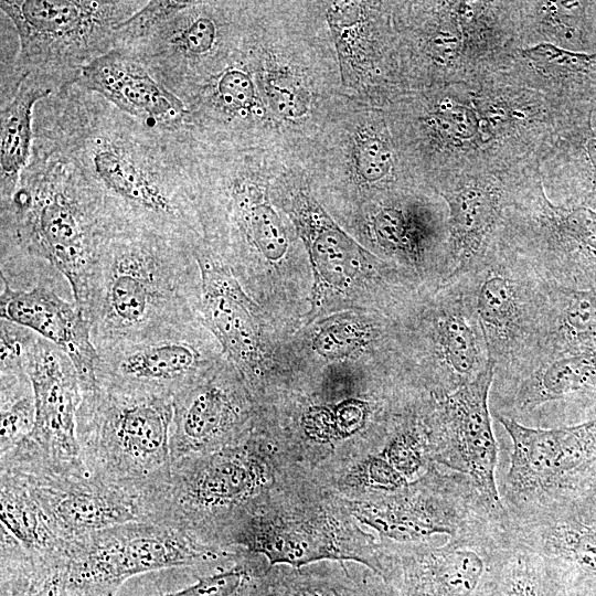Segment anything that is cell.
Here are the masks:
<instances>
[{
    "label": "cell",
    "mask_w": 596,
    "mask_h": 596,
    "mask_svg": "<svg viewBox=\"0 0 596 596\" xmlns=\"http://www.w3.org/2000/svg\"><path fill=\"white\" fill-rule=\"evenodd\" d=\"M33 143L74 164L116 224L194 245L202 241L177 128L148 126L74 84L36 104Z\"/></svg>",
    "instance_id": "cell-1"
},
{
    "label": "cell",
    "mask_w": 596,
    "mask_h": 596,
    "mask_svg": "<svg viewBox=\"0 0 596 596\" xmlns=\"http://www.w3.org/2000/svg\"><path fill=\"white\" fill-rule=\"evenodd\" d=\"M194 244L117 225L103 243L82 312L97 352L203 322Z\"/></svg>",
    "instance_id": "cell-2"
},
{
    "label": "cell",
    "mask_w": 596,
    "mask_h": 596,
    "mask_svg": "<svg viewBox=\"0 0 596 596\" xmlns=\"http://www.w3.org/2000/svg\"><path fill=\"white\" fill-rule=\"evenodd\" d=\"M1 267L47 263L82 310L99 249L117 226L68 160L33 143L12 198L0 203Z\"/></svg>",
    "instance_id": "cell-3"
},
{
    "label": "cell",
    "mask_w": 596,
    "mask_h": 596,
    "mask_svg": "<svg viewBox=\"0 0 596 596\" xmlns=\"http://www.w3.org/2000/svg\"><path fill=\"white\" fill-rule=\"evenodd\" d=\"M173 397L95 382L82 390L76 436L87 471L155 501L170 483Z\"/></svg>",
    "instance_id": "cell-4"
},
{
    "label": "cell",
    "mask_w": 596,
    "mask_h": 596,
    "mask_svg": "<svg viewBox=\"0 0 596 596\" xmlns=\"http://www.w3.org/2000/svg\"><path fill=\"white\" fill-rule=\"evenodd\" d=\"M147 2L1 0L19 39L10 74L1 76V104L26 73L55 93L76 84L87 64L114 49L115 28Z\"/></svg>",
    "instance_id": "cell-5"
},
{
    "label": "cell",
    "mask_w": 596,
    "mask_h": 596,
    "mask_svg": "<svg viewBox=\"0 0 596 596\" xmlns=\"http://www.w3.org/2000/svg\"><path fill=\"white\" fill-rule=\"evenodd\" d=\"M455 281L478 318L494 372L539 347L546 329L550 284L500 230L485 254Z\"/></svg>",
    "instance_id": "cell-6"
},
{
    "label": "cell",
    "mask_w": 596,
    "mask_h": 596,
    "mask_svg": "<svg viewBox=\"0 0 596 596\" xmlns=\"http://www.w3.org/2000/svg\"><path fill=\"white\" fill-rule=\"evenodd\" d=\"M231 554L170 523H124L68 545L67 592L68 596H117L136 576L200 566Z\"/></svg>",
    "instance_id": "cell-7"
},
{
    "label": "cell",
    "mask_w": 596,
    "mask_h": 596,
    "mask_svg": "<svg viewBox=\"0 0 596 596\" xmlns=\"http://www.w3.org/2000/svg\"><path fill=\"white\" fill-rule=\"evenodd\" d=\"M492 415L532 427H558L596 416V342L562 351H533L494 372Z\"/></svg>",
    "instance_id": "cell-8"
},
{
    "label": "cell",
    "mask_w": 596,
    "mask_h": 596,
    "mask_svg": "<svg viewBox=\"0 0 596 596\" xmlns=\"http://www.w3.org/2000/svg\"><path fill=\"white\" fill-rule=\"evenodd\" d=\"M503 237L550 285H596V207L552 203L542 185L518 190L500 227Z\"/></svg>",
    "instance_id": "cell-9"
},
{
    "label": "cell",
    "mask_w": 596,
    "mask_h": 596,
    "mask_svg": "<svg viewBox=\"0 0 596 596\" xmlns=\"http://www.w3.org/2000/svg\"><path fill=\"white\" fill-rule=\"evenodd\" d=\"M25 370L34 392V428L25 443L0 456V470L25 475L87 472L76 436L82 387L73 362L38 336L28 351Z\"/></svg>",
    "instance_id": "cell-10"
},
{
    "label": "cell",
    "mask_w": 596,
    "mask_h": 596,
    "mask_svg": "<svg viewBox=\"0 0 596 596\" xmlns=\"http://www.w3.org/2000/svg\"><path fill=\"white\" fill-rule=\"evenodd\" d=\"M493 374L491 361L472 382L436 398L430 456L443 468L466 476L494 511L508 514L496 479L499 447L489 402Z\"/></svg>",
    "instance_id": "cell-11"
},
{
    "label": "cell",
    "mask_w": 596,
    "mask_h": 596,
    "mask_svg": "<svg viewBox=\"0 0 596 596\" xmlns=\"http://www.w3.org/2000/svg\"><path fill=\"white\" fill-rule=\"evenodd\" d=\"M492 417L504 428L512 446L509 469L499 488L508 513L566 487L596 462V416L550 428Z\"/></svg>",
    "instance_id": "cell-12"
},
{
    "label": "cell",
    "mask_w": 596,
    "mask_h": 596,
    "mask_svg": "<svg viewBox=\"0 0 596 596\" xmlns=\"http://www.w3.org/2000/svg\"><path fill=\"white\" fill-rule=\"evenodd\" d=\"M508 514L514 544L596 585V491L570 485Z\"/></svg>",
    "instance_id": "cell-13"
},
{
    "label": "cell",
    "mask_w": 596,
    "mask_h": 596,
    "mask_svg": "<svg viewBox=\"0 0 596 596\" xmlns=\"http://www.w3.org/2000/svg\"><path fill=\"white\" fill-rule=\"evenodd\" d=\"M418 319L419 356L430 395L441 398L472 382L491 360L485 334L459 281L430 294Z\"/></svg>",
    "instance_id": "cell-14"
},
{
    "label": "cell",
    "mask_w": 596,
    "mask_h": 596,
    "mask_svg": "<svg viewBox=\"0 0 596 596\" xmlns=\"http://www.w3.org/2000/svg\"><path fill=\"white\" fill-rule=\"evenodd\" d=\"M15 473L25 479L53 532L67 547L85 535L110 526L155 521L153 507L148 499L88 471L74 475Z\"/></svg>",
    "instance_id": "cell-15"
},
{
    "label": "cell",
    "mask_w": 596,
    "mask_h": 596,
    "mask_svg": "<svg viewBox=\"0 0 596 596\" xmlns=\"http://www.w3.org/2000/svg\"><path fill=\"white\" fill-rule=\"evenodd\" d=\"M200 322L179 333L98 352L96 382L173 397L212 366L199 339Z\"/></svg>",
    "instance_id": "cell-16"
},
{
    "label": "cell",
    "mask_w": 596,
    "mask_h": 596,
    "mask_svg": "<svg viewBox=\"0 0 596 596\" xmlns=\"http://www.w3.org/2000/svg\"><path fill=\"white\" fill-rule=\"evenodd\" d=\"M1 319L23 326L62 350L73 362L82 390L96 382L98 352L91 324L78 306L58 296L46 284L29 289L12 288L1 279Z\"/></svg>",
    "instance_id": "cell-17"
},
{
    "label": "cell",
    "mask_w": 596,
    "mask_h": 596,
    "mask_svg": "<svg viewBox=\"0 0 596 596\" xmlns=\"http://www.w3.org/2000/svg\"><path fill=\"white\" fill-rule=\"evenodd\" d=\"M511 545L509 530L446 540L408 562V595L476 596Z\"/></svg>",
    "instance_id": "cell-18"
},
{
    "label": "cell",
    "mask_w": 596,
    "mask_h": 596,
    "mask_svg": "<svg viewBox=\"0 0 596 596\" xmlns=\"http://www.w3.org/2000/svg\"><path fill=\"white\" fill-rule=\"evenodd\" d=\"M441 195L448 207V285L485 254L515 191L501 187L493 178L476 175L456 181Z\"/></svg>",
    "instance_id": "cell-19"
},
{
    "label": "cell",
    "mask_w": 596,
    "mask_h": 596,
    "mask_svg": "<svg viewBox=\"0 0 596 596\" xmlns=\"http://www.w3.org/2000/svg\"><path fill=\"white\" fill-rule=\"evenodd\" d=\"M76 84L151 127L178 128L187 114L183 103L138 60L117 49L87 64Z\"/></svg>",
    "instance_id": "cell-20"
},
{
    "label": "cell",
    "mask_w": 596,
    "mask_h": 596,
    "mask_svg": "<svg viewBox=\"0 0 596 596\" xmlns=\"http://www.w3.org/2000/svg\"><path fill=\"white\" fill-rule=\"evenodd\" d=\"M227 382L203 376L174 394L170 429L172 460L201 455L237 427L242 408Z\"/></svg>",
    "instance_id": "cell-21"
},
{
    "label": "cell",
    "mask_w": 596,
    "mask_h": 596,
    "mask_svg": "<svg viewBox=\"0 0 596 596\" xmlns=\"http://www.w3.org/2000/svg\"><path fill=\"white\" fill-rule=\"evenodd\" d=\"M301 209L298 219L304 235L307 234L316 286L321 283L326 288L343 290L350 286L360 268L382 270L391 267L375 257L368 259L366 252L347 236L316 203L306 199Z\"/></svg>",
    "instance_id": "cell-22"
},
{
    "label": "cell",
    "mask_w": 596,
    "mask_h": 596,
    "mask_svg": "<svg viewBox=\"0 0 596 596\" xmlns=\"http://www.w3.org/2000/svg\"><path fill=\"white\" fill-rule=\"evenodd\" d=\"M53 87L32 74L21 76L0 115V203L8 202L33 149V116L36 104L54 94Z\"/></svg>",
    "instance_id": "cell-23"
},
{
    "label": "cell",
    "mask_w": 596,
    "mask_h": 596,
    "mask_svg": "<svg viewBox=\"0 0 596 596\" xmlns=\"http://www.w3.org/2000/svg\"><path fill=\"white\" fill-rule=\"evenodd\" d=\"M232 540L251 552L263 554L270 566L289 564L299 567L324 558H349L328 538L298 523L249 519L235 526Z\"/></svg>",
    "instance_id": "cell-24"
},
{
    "label": "cell",
    "mask_w": 596,
    "mask_h": 596,
    "mask_svg": "<svg viewBox=\"0 0 596 596\" xmlns=\"http://www.w3.org/2000/svg\"><path fill=\"white\" fill-rule=\"evenodd\" d=\"M1 539L34 556L66 555L67 546L50 522L23 477L0 470Z\"/></svg>",
    "instance_id": "cell-25"
},
{
    "label": "cell",
    "mask_w": 596,
    "mask_h": 596,
    "mask_svg": "<svg viewBox=\"0 0 596 596\" xmlns=\"http://www.w3.org/2000/svg\"><path fill=\"white\" fill-rule=\"evenodd\" d=\"M594 342H596V285L586 288L550 285L546 329L534 351H562Z\"/></svg>",
    "instance_id": "cell-26"
},
{
    "label": "cell",
    "mask_w": 596,
    "mask_h": 596,
    "mask_svg": "<svg viewBox=\"0 0 596 596\" xmlns=\"http://www.w3.org/2000/svg\"><path fill=\"white\" fill-rule=\"evenodd\" d=\"M1 541V596H68L66 555L34 556Z\"/></svg>",
    "instance_id": "cell-27"
},
{
    "label": "cell",
    "mask_w": 596,
    "mask_h": 596,
    "mask_svg": "<svg viewBox=\"0 0 596 596\" xmlns=\"http://www.w3.org/2000/svg\"><path fill=\"white\" fill-rule=\"evenodd\" d=\"M0 375L1 456L31 437L36 411L33 386L26 371L0 372Z\"/></svg>",
    "instance_id": "cell-28"
},
{
    "label": "cell",
    "mask_w": 596,
    "mask_h": 596,
    "mask_svg": "<svg viewBox=\"0 0 596 596\" xmlns=\"http://www.w3.org/2000/svg\"><path fill=\"white\" fill-rule=\"evenodd\" d=\"M592 117L593 111L579 117L568 135L582 173L568 189L564 202L596 207V129L592 125Z\"/></svg>",
    "instance_id": "cell-29"
},
{
    "label": "cell",
    "mask_w": 596,
    "mask_h": 596,
    "mask_svg": "<svg viewBox=\"0 0 596 596\" xmlns=\"http://www.w3.org/2000/svg\"><path fill=\"white\" fill-rule=\"evenodd\" d=\"M381 324L339 320L327 323L313 340V348L323 356L342 358L380 337Z\"/></svg>",
    "instance_id": "cell-30"
},
{
    "label": "cell",
    "mask_w": 596,
    "mask_h": 596,
    "mask_svg": "<svg viewBox=\"0 0 596 596\" xmlns=\"http://www.w3.org/2000/svg\"><path fill=\"white\" fill-rule=\"evenodd\" d=\"M252 583L249 567L245 563H236L230 568L200 576L187 586L159 596H248L253 592Z\"/></svg>",
    "instance_id": "cell-31"
},
{
    "label": "cell",
    "mask_w": 596,
    "mask_h": 596,
    "mask_svg": "<svg viewBox=\"0 0 596 596\" xmlns=\"http://www.w3.org/2000/svg\"><path fill=\"white\" fill-rule=\"evenodd\" d=\"M435 124L439 132L456 145L473 140L480 129L476 113L451 100H446L438 107Z\"/></svg>",
    "instance_id": "cell-32"
},
{
    "label": "cell",
    "mask_w": 596,
    "mask_h": 596,
    "mask_svg": "<svg viewBox=\"0 0 596 596\" xmlns=\"http://www.w3.org/2000/svg\"><path fill=\"white\" fill-rule=\"evenodd\" d=\"M38 336L23 326L1 319L0 372L26 371L28 351Z\"/></svg>",
    "instance_id": "cell-33"
},
{
    "label": "cell",
    "mask_w": 596,
    "mask_h": 596,
    "mask_svg": "<svg viewBox=\"0 0 596 596\" xmlns=\"http://www.w3.org/2000/svg\"><path fill=\"white\" fill-rule=\"evenodd\" d=\"M358 173L369 182L384 179L393 167V156L390 147L374 136H363L358 139L354 150Z\"/></svg>",
    "instance_id": "cell-34"
},
{
    "label": "cell",
    "mask_w": 596,
    "mask_h": 596,
    "mask_svg": "<svg viewBox=\"0 0 596 596\" xmlns=\"http://www.w3.org/2000/svg\"><path fill=\"white\" fill-rule=\"evenodd\" d=\"M279 596H372L359 586L336 578L292 576L283 579Z\"/></svg>",
    "instance_id": "cell-35"
},
{
    "label": "cell",
    "mask_w": 596,
    "mask_h": 596,
    "mask_svg": "<svg viewBox=\"0 0 596 596\" xmlns=\"http://www.w3.org/2000/svg\"><path fill=\"white\" fill-rule=\"evenodd\" d=\"M365 476L372 487L389 492H395L408 486V480L383 456L370 457L366 460Z\"/></svg>",
    "instance_id": "cell-36"
},
{
    "label": "cell",
    "mask_w": 596,
    "mask_h": 596,
    "mask_svg": "<svg viewBox=\"0 0 596 596\" xmlns=\"http://www.w3.org/2000/svg\"><path fill=\"white\" fill-rule=\"evenodd\" d=\"M267 95L274 107L288 117L301 116L306 110L305 93L294 84H285L279 81L267 82Z\"/></svg>",
    "instance_id": "cell-37"
},
{
    "label": "cell",
    "mask_w": 596,
    "mask_h": 596,
    "mask_svg": "<svg viewBox=\"0 0 596 596\" xmlns=\"http://www.w3.org/2000/svg\"><path fill=\"white\" fill-rule=\"evenodd\" d=\"M332 413L337 436L348 437L364 425L368 407L363 402L349 400L339 404Z\"/></svg>",
    "instance_id": "cell-38"
},
{
    "label": "cell",
    "mask_w": 596,
    "mask_h": 596,
    "mask_svg": "<svg viewBox=\"0 0 596 596\" xmlns=\"http://www.w3.org/2000/svg\"><path fill=\"white\" fill-rule=\"evenodd\" d=\"M307 434L319 441H328L337 436L332 411L324 407L312 408L305 418Z\"/></svg>",
    "instance_id": "cell-39"
},
{
    "label": "cell",
    "mask_w": 596,
    "mask_h": 596,
    "mask_svg": "<svg viewBox=\"0 0 596 596\" xmlns=\"http://www.w3.org/2000/svg\"><path fill=\"white\" fill-rule=\"evenodd\" d=\"M572 483L596 491V462L575 476L570 485Z\"/></svg>",
    "instance_id": "cell-40"
},
{
    "label": "cell",
    "mask_w": 596,
    "mask_h": 596,
    "mask_svg": "<svg viewBox=\"0 0 596 596\" xmlns=\"http://www.w3.org/2000/svg\"><path fill=\"white\" fill-rule=\"evenodd\" d=\"M248 596H253L252 594H249Z\"/></svg>",
    "instance_id": "cell-41"
}]
</instances>
